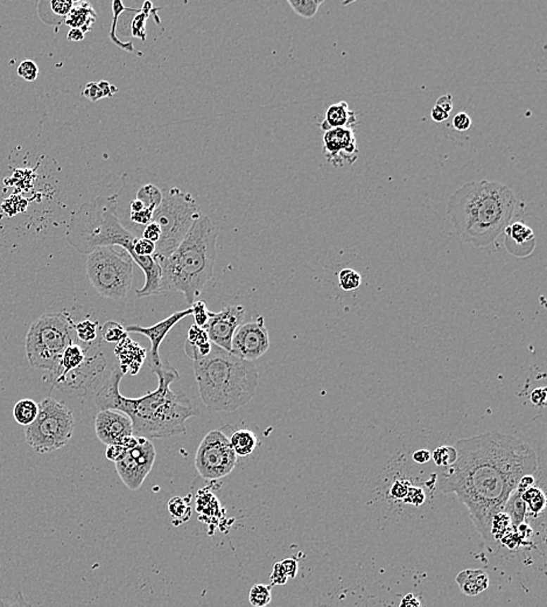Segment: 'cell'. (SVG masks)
I'll use <instances>...</instances> for the list:
<instances>
[{"label":"cell","instance_id":"cell-1","mask_svg":"<svg viewBox=\"0 0 547 607\" xmlns=\"http://www.w3.org/2000/svg\"><path fill=\"white\" fill-rule=\"evenodd\" d=\"M456 462L442 473V492L454 493L469 509L486 542L493 516L504 512L520 479L538 471L537 455L525 441L486 431L456 441Z\"/></svg>","mask_w":547,"mask_h":607},{"label":"cell","instance_id":"cell-2","mask_svg":"<svg viewBox=\"0 0 547 607\" xmlns=\"http://www.w3.org/2000/svg\"><path fill=\"white\" fill-rule=\"evenodd\" d=\"M152 370L158 377L156 391L143 397L129 398L119 391L124 374L119 367L113 368L110 376L96 391V405L99 410L125 414L132 422L133 436L137 437L153 439L186 434V422L200 412L184 391L170 389V384L179 380L180 375L166 360Z\"/></svg>","mask_w":547,"mask_h":607},{"label":"cell","instance_id":"cell-3","mask_svg":"<svg viewBox=\"0 0 547 607\" xmlns=\"http://www.w3.org/2000/svg\"><path fill=\"white\" fill-rule=\"evenodd\" d=\"M516 197L507 185L489 180L468 183L449 197L447 215L465 243L484 248L496 241L513 220Z\"/></svg>","mask_w":547,"mask_h":607},{"label":"cell","instance_id":"cell-4","mask_svg":"<svg viewBox=\"0 0 547 607\" xmlns=\"http://www.w3.org/2000/svg\"><path fill=\"white\" fill-rule=\"evenodd\" d=\"M67 240L81 254L89 255L102 247L125 249L145 276L143 288L136 290L137 297L161 295V269L153 257H137L134 255L133 245L137 238L119 222L113 195L97 197L82 204L70 219Z\"/></svg>","mask_w":547,"mask_h":607},{"label":"cell","instance_id":"cell-5","mask_svg":"<svg viewBox=\"0 0 547 607\" xmlns=\"http://www.w3.org/2000/svg\"><path fill=\"white\" fill-rule=\"evenodd\" d=\"M218 236L213 221L202 213L180 245L168 257L158 262L161 269L160 292H181L188 304L196 302L206 284L214 277Z\"/></svg>","mask_w":547,"mask_h":607},{"label":"cell","instance_id":"cell-6","mask_svg":"<svg viewBox=\"0 0 547 607\" xmlns=\"http://www.w3.org/2000/svg\"><path fill=\"white\" fill-rule=\"evenodd\" d=\"M201 400L213 412H234L255 396L259 375L253 362L213 345L207 357L194 361Z\"/></svg>","mask_w":547,"mask_h":607},{"label":"cell","instance_id":"cell-7","mask_svg":"<svg viewBox=\"0 0 547 607\" xmlns=\"http://www.w3.org/2000/svg\"><path fill=\"white\" fill-rule=\"evenodd\" d=\"M76 341L74 321L68 313L44 314L32 324L26 336L28 362L33 368L48 370L55 376L62 354Z\"/></svg>","mask_w":547,"mask_h":607},{"label":"cell","instance_id":"cell-8","mask_svg":"<svg viewBox=\"0 0 547 607\" xmlns=\"http://www.w3.org/2000/svg\"><path fill=\"white\" fill-rule=\"evenodd\" d=\"M202 214L191 194L179 187H170L163 202L154 213L152 222L159 224L161 236L156 245V262L167 258L184 241L195 221Z\"/></svg>","mask_w":547,"mask_h":607},{"label":"cell","instance_id":"cell-9","mask_svg":"<svg viewBox=\"0 0 547 607\" xmlns=\"http://www.w3.org/2000/svg\"><path fill=\"white\" fill-rule=\"evenodd\" d=\"M133 258L120 247H102L88 255L87 275L103 298H126L132 286Z\"/></svg>","mask_w":547,"mask_h":607},{"label":"cell","instance_id":"cell-10","mask_svg":"<svg viewBox=\"0 0 547 607\" xmlns=\"http://www.w3.org/2000/svg\"><path fill=\"white\" fill-rule=\"evenodd\" d=\"M75 429L74 416L65 404L47 397L39 404L35 421L25 429V438L37 453H51L65 448Z\"/></svg>","mask_w":547,"mask_h":607},{"label":"cell","instance_id":"cell-11","mask_svg":"<svg viewBox=\"0 0 547 607\" xmlns=\"http://www.w3.org/2000/svg\"><path fill=\"white\" fill-rule=\"evenodd\" d=\"M237 459L227 434L221 429H216L208 432L199 445L195 467L206 480H218L234 471Z\"/></svg>","mask_w":547,"mask_h":607},{"label":"cell","instance_id":"cell-12","mask_svg":"<svg viewBox=\"0 0 547 607\" xmlns=\"http://www.w3.org/2000/svg\"><path fill=\"white\" fill-rule=\"evenodd\" d=\"M108 366L106 355L101 350V340L87 350V357L80 368L68 374L56 387L67 393L87 395L90 391H99L106 380Z\"/></svg>","mask_w":547,"mask_h":607},{"label":"cell","instance_id":"cell-13","mask_svg":"<svg viewBox=\"0 0 547 607\" xmlns=\"http://www.w3.org/2000/svg\"><path fill=\"white\" fill-rule=\"evenodd\" d=\"M156 448L147 438L137 437L136 444L130 446L116 470L124 485L130 491H137L143 486L147 475L156 462Z\"/></svg>","mask_w":547,"mask_h":607},{"label":"cell","instance_id":"cell-14","mask_svg":"<svg viewBox=\"0 0 547 607\" xmlns=\"http://www.w3.org/2000/svg\"><path fill=\"white\" fill-rule=\"evenodd\" d=\"M270 348L269 331L264 317L258 316L250 321L241 322L234 331L230 353L239 359L253 362L262 357Z\"/></svg>","mask_w":547,"mask_h":607},{"label":"cell","instance_id":"cell-15","mask_svg":"<svg viewBox=\"0 0 547 607\" xmlns=\"http://www.w3.org/2000/svg\"><path fill=\"white\" fill-rule=\"evenodd\" d=\"M322 153L327 161L337 168L353 165L358 157V145L353 130L337 128L325 131Z\"/></svg>","mask_w":547,"mask_h":607},{"label":"cell","instance_id":"cell-16","mask_svg":"<svg viewBox=\"0 0 547 607\" xmlns=\"http://www.w3.org/2000/svg\"><path fill=\"white\" fill-rule=\"evenodd\" d=\"M243 306H227L220 312H209V320L204 327L208 338L215 346L230 352L234 333L244 319Z\"/></svg>","mask_w":547,"mask_h":607},{"label":"cell","instance_id":"cell-17","mask_svg":"<svg viewBox=\"0 0 547 607\" xmlns=\"http://www.w3.org/2000/svg\"><path fill=\"white\" fill-rule=\"evenodd\" d=\"M96 436L103 444L122 445L133 436L132 422L116 410H101L95 418Z\"/></svg>","mask_w":547,"mask_h":607},{"label":"cell","instance_id":"cell-18","mask_svg":"<svg viewBox=\"0 0 547 607\" xmlns=\"http://www.w3.org/2000/svg\"><path fill=\"white\" fill-rule=\"evenodd\" d=\"M188 316H193V309H184V311H179L168 317L166 319L161 320L156 325L150 326V327H142L138 325H131L125 327L126 333H138L146 336L147 339L150 340L151 343V368L159 366L161 363L160 359L159 350L161 343L166 338L167 334L170 329H173L174 326L177 325L180 320L187 318Z\"/></svg>","mask_w":547,"mask_h":607},{"label":"cell","instance_id":"cell-19","mask_svg":"<svg viewBox=\"0 0 547 607\" xmlns=\"http://www.w3.org/2000/svg\"><path fill=\"white\" fill-rule=\"evenodd\" d=\"M221 430L227 434L230 445L237 458H249L251 457L260 445L258 434L255 430L244 427L238 428L234 425H225Z\"/></svg>","mask_w":547,"mask_h":607},{"label":"cell","instance_id":"cell-20","mask_svg":"<svg viewBox=\"0 0 547 607\" xmlns=\"http://www.w3.org/2000/svg\"><path fill=\"white\" fill-rule=\"evenodd\" d=\"M357 124V117L355 112L351 110L347 102L335 103L327 109L326 117L320 128L323 133L327 130L337 129V128H349L353 129Z\"/></svg>","mask_w":547,"mask_h":607},{"label":"cell","instance_id":"cell-21","mask_svg":"<svg viewBox=\"0 0 547 607\" xmlns=\"http://www.w3.org/2000/svg\"><path fill=\"white\" fill-rule=\"evenodd\" d=\"M87 350H88L87 347L82 346L81 343H72L70 346L65 348V352L62 354L61 361H60V369L54 376L55 386H58L68 374L72 373L83 364L85 357H87Z\"/></svg>","mask_w":547,"mask_h":607},{"label":"cell","instance_id":"cell-22","mask_svg":"<svg viewBox=\"0 0 547 607\" xmlns=\"http://www.w3.org/2000/svg\"><path fill=\"white\" fill-rule=\"evenodd\" d=\"M456 583L463 594L470 597L477 596L489 587V576L482 569H468L463 570L456 576Z\"/></svg>","mask_w":547,"mask_h":607},{"label":"cell","instance_id":"cell-23","mask_svg":"<svg viewBox=\"0 0 547 607\" xmlns=\"http://www.w3.org/2000/svg\"><path fill=\"white\" fill-rule=\"evenodd\" d=\"M211 347L213 343L208 338L206 329L196 325L191 326L188 331L187 341L184 343V352L187 357H191L193 361L207 357L208 354L210 353Z\"/></svg>","mask_w":547,"mask_h":607},{"label":"cell","instance_id":"cell-24","mask_svg":"<svg viewBox=\"0 0 547 607\" xmlns=\"http://www.w3.org/2000/svg\"><path fill=\"white\" fill-rule=\"evenodd\" d=\"M96 18L97 14L92 5L84 1H80V3H74L70 13L65 18V24L68 25L69 27L80 28L87 33L92 30V25L95 24Z\"/></svg>","mask_w":547,"mask_h":607},{"label":"cell","instance_id":"cell-25","mask_svg":"<svg viewBox=\"0 0 547 607\" xmlns=\"http://www.w3.org/2000/svg\"><path fill=\"white\" fill-rule=\"evenodd\" d=\"M504 233L507 234V242L511 241L516 247L520 248H527L531 254L529 245L534 247V233L529 226L524 224L523 222H515V223L509 224Z\"/></svg>","mask_w":547,"mask_h":607},{"label":"cell","instance_id":"cell-26","mask_svg":"<svg viewBox=\"0 0 547 607\" xmlns=\"http://www.w3.org/2000/svg\"><path fill=\"white\" fill-rule=\"evenodd\" d=\"M504 512L507 513L508 516H509L510 522H511V527H513L515 529H517L522 523L525 522L527 509L525 502L522 499V493L518 492L516 489L511 494L507 503H505Z\"/></svg>","mask_w":547,"mask_h":607},{"label":"cell","instance_id":"cell-27","mask_svg":"<svg viewBox=\"0 0 547 607\" xmlns=\"http://www.w3.org/2000/svg\"><path fill=\"white\" fill-rule=\"evenodd\" d=\"M74 331H75L78 343H81L82 346L87 347V348L95 345L101 340L99 322L94 321V320L84 319L77 322V324L74 322Z\"/></svg>","mask_w":547,"mask_h":607},{"label":"cell","instance_id":"cell-28","mask_svg":"<svg viewBox=\"0 0 547 607\" xmlns=\"http://www.w3.org/2000/svg\"><path fill=\"white\" fill-rule=\"evenodd\" d=\"M522 499L527 505V514L538 517L546 508V496L538 486H532L522 493Z\"/></svg>","mask_w":547,"mask_h":607},{"label":"cell","instance_id":"cell-29","mask_svg":"<svg viewBox=\"0 0 547 607\" xmlns=\"http://www.w3.org/2000/svg\"><path fill=\"white\" fill-rule=\"evenodd\" d=\"M39 414V404L30 398L20 400L13 407V417L17 423L24 427L31 425Z\"/></svg>","mask_w":547,"mask_h":607},{"label":"cell","instance_id":"cell-30","mask_svg":"<svg viewBox=\"0 0 547 607\" xmlns=\"http://www.w3.org/2000/svg\"><path fill=\"white\" fill-rule=\"evenodd\" d=\"M156 12V8H153V4L151 1H145L143 7L138 10L136 16L133 17L131 21V35L133 37H138L140 40H146V23L147 19L152 16V13Z\"/></svg>","mask_w":547,"mask_h":607},{"label":"cell","instance_id":"cell-31","mask_svg":"<svg viewBox=\"0 0 547 607\" xmlns=\"http://www.w3.org/2000/svg\"><path fill=\"white\" fill-rule=\"evenodd\" d=\"M126 8H127V7H126L122 1H119V0H115V1H113V24H111V28H110V39H111L113 44H117L119 48H122V49H124L125 51H129V53H132V51H134L132 42H131V41L125 42V41L119 40L116 35L119 17L125 12Z\"/></svg>","mask_w":547,"mask_h":607},{"label":"cell","instance_id":"cell-32","mask_svg":"<svg viewBox=\"0 0 547 607\" xmlns=\"http://www.w3.org/2000/svg\"><path fill=\"white\" fill-rule=\"evenodd\" d=\"M287 3L300 17L312 19L317 13L319 7L323 4V0H289Z\"/></svg>","mask_w":547,"mask_h":607},{"label":"cell","instance_id":"cell-33","mask_svg":"<svg viewBox=\"0 0 547 607\" xmlns=\"http://www.w3.org/2000/svg\"><path fill=\"white\" fill-rule=\"evenodd\" d=\"M272 601L271 587L265 584H256L249 594V601L253 607H266Z\"/></svg>","mask_w":547,"mask_h":607},{"label":"cell","instance_id":"cell-34","mask_svg":"<svg viewBox=\"0 0 547 607\" xmlns=\"http://www.w3.org/2000/svg\"><path fill=\"white\" fill-rule=\"evenodd\" d=\"M99 336L106 343H119L125 339L126 331L120 324L116 321H108L99 329Z\"/></svg>","mask_w":547,"mask_h":607},{"label":"cell","instance_id":"cell-35","mask_svg":"<svg viewBox=\"0 0 547 607\" xmlns=\"http://www.w3.org/2000/svg\"><path fill=\"white\" fill-rule=\"evenodd\" d=\"M41 3L48 7L47 10L51 11V13L56 18L55 19L56 24H60L65 20L74 6V1L72 0H51V1H41Z\"/></svg>","mask_w":547,"mask_h":607},{"label":"cell","instance_id":"cell-36","mask_svg":"<svg viewBox=\"0 0 547 607\" xmlns=\"http://www.w3.org/2000/svg\"><path fill=\"white\" fill-rule=\"evenodd\" d=\"M511 528V522H510L509 516L507 513L501 512L493 516L491 521V528H490V536L493 541H501L503 536L510 533L509 530Z\"/></svg>","mask_w":547,"mask_h":607},{"label":"cell","instance_id":"cell-37","mask_svg":"<svg viewBox=\"0 0 547 607\" xmlns=\"http://www.w3.org/2000/svg\"><path fill=\"white\" fill-rule=\"evenodd\" d=\"M432 459L439 467H449L456 462L458 451L454 446H440L433 451Z\"/></svg>","mask_w":547,"mask_h":607},{"label":"cell","instance_id":"cell-38","mask_svg":"<svg viewBox=\"0 0 547 607\" xmlns=\"http://www.w3.org/2000/svg\"><path fill=\"white\" fill-rule=\"evenodd\" d=\"M168 510L170 515L173 516L174 520H177L179 522H184L191 517V505L189 502L182 498H173L168 502Z\"/></svg>","mask_w":547,"mask_h":607},{"label":"cell","instance_id":"cell-39","mask_svg":"<svg viewBox=\"0 0 547 607\" xmlns=\"http://www.w3.org/2000/svg\"><path fill=\"white\" fill-rule=\"evenodd\" d=\"M339 284L344 291H353L362 284V276L353 269H344L339 272Z\"/></svg>","mask_w":547,"mask_h":607},{"label":"cell","instance_id":"cell-40","mask_svg":"<svg viewBox=\"0 0 547 607\" xmlns=\"http://www.w3.org/2000/svg\"><path fill=\"white\" fill-rule=\"evenodd\" d=\"M17 73L25 81L33 82L38 78L39 68L37 63L32 60H25L18 66Z\"/></svg>","mask_w":547,"mask_h":607},{"label":"cell","instance_id":"cell-41","mask_svg":"<svg viewBox=\"0 0 547 607\" xmlns=\"http://www.w3.org/2000/svg\"><path fill=\"white\" fill-rule=\"evenodd\" d=\"M193 309V316H194L195 325L199 326L201 329H204L209 320V311H208L206 302L197 299L196 302H193L191 306Z\"/></svg>","mask_w":547,"mask_h":607},{"label":"cell","instance_id":"cell-42","mask_svg":"<svg viewBox=\"0 0 547 607\" xmlns=\"http://www.w3.org/2000/svg\"><path fill=\"white\" fill-rule=\"evenodd\" d=\"M0 607H32L21 591L8 596H0Z\"/></svg>","mask_w":547,"mask_h":607},{"label":"cell","instance_id":"cell-43","mask_svg":"<svg viewBox=\"0 0 547 607\" xmlns=\"http://www.w3.org/2000/svg\"><path fill=\"white\" fill-rule=\"evenodd\" d=\"M133 251L137 257H152L156 254V245L145 238H137L133 245Z\"/></svg>","mask_w":547,"mask_h":607},{"label":"cell","instance_id":"cell-44","mask_svg":"<svg viewBox=\"0 0 547 607\" xmlns=\"http://www.w3.org/2000/svg\"><path fill=\"white\" fill-rule=\"evenodd\" d=\"M472 118H470V116L467 114V112L461 111L458 112L455 116H454V118H453L452 125L456 131H459V133H465L467 130L470 129V126H472Z\"/></svg>","mask_w":547,"mask_h":607},{"label":"cell","instance_id":"cell-45","mask_svg":"<svg viewBox=\"0 0 547 607\" xmlns=\"http://www.w3.org/2000/svg\"><path fill=\"white\" fill-rule=\"evenodd\" d=\"M425 492H424L422 489H419V487L411 486V487L408 489V494H406V496H405V499L403 500V501L406 502V503H410V505H420L425 502Z\"/></svg>","mask_w":547,"mask_h":607},{"label":"cell","instance_id":"cell-46","mask_svg":"<svg viewBox=\"0 0 547 607\" xmlns=\"http://www.w3.org/2000/svg\"><path fill=\"white\" fill-rule=\"evenodd\" d=\"M127 448L126 445H109L106 450V459L116 464L124 458Z\"/></svg>","mask_w":547,"mask_h":607},{"label":"cell","instance_id":"cell-47","mask_svg":"<svg viewBox=\"0 0 547 607\" xmlns=\"http://www.w3.org/2000/svg\"><path fill=\"white\" fill-rule=\"evenodd\" d=\"M82 95L84 96L85 99H89L90 102H99V99H104L103 97L102 90L99 88L97 82H90L85 85L84 90L82 92Z\"/></svg>","mask_w":547,"mask_h":607},{"label":"cell","instance_id":"cell-48","mask_svg":"<svg viewBox=\"0 0 547 607\" xmlns=\"http://www.w3.org/2000/svg\"><path fill=\"white\" fill-rule=\"evenodd\" d=\"M411 487V484L408 480H397L394 482V485L391 487L390 493L392 498L397 500H404L405 496L408 494V489Z\"/></svg>","mask_w":547,"mask_h":607},{"label":"cell","instance_id":"cell-49","mask_svg":"<svg viewBox=\"0 0 547 607\" xmlns=\"http://www.w3.org/2000/svg\"><path fill=\"white\" fill-rule=\"evenodd\" d=\"M160 236H161V231H160L159 224L156 223V222H151V223L147 224L142 233V238H145L154 245L159 242Z\"/></svg>","mask_w":547,"mask_h":607},{"label":"cell","instance_id":"cell-50","mask_svg":"<svg viewBox=\"0 0 547 607\" xmlns=\"http://www.w3.org/2000/svg\"><path fill=\"white\" fill-rule=\"evenodd\" d=\"M272 585H285L289 580V577L286 576L285 570L282 568V563L278 562L273 565V571L270 576Z\"/></svg>","mask_w":547,"mask_h":607},{"label":"cell","instance_id":"cell-51","mask_svg":"<svg viewBox=\"0 0 547 607\" xmlns=\"http://www.w3.org/2000/svg\"><path fill=\"white\" fill-rule=\"evenodd\" d=\"M531 402H532V404H534L536 407H545L547 402L546 388H536V389L531 393Z\"/></svg>","mask_w":547,"mask_h":607},{"label":"cell","instance_id":"cell-52","mask_svg":"<svg viewBox=\"0 0 547 607\" xmlns=\"http://www.w3.org/2000/svg\"><path fill=\"white\" fill-rule=\"evenodd\" d=\"M280 563L285 570L286 576L289 578H296L299 567H298V562L294 558H286V560H282Z\"/></svg>","mask_w":547,"mask_h":607},{"label":"cell","instance_id":"cell-53","mask_svg":"<svg viewBox=\"0 0 547 607\" xmlns=\"http://www.w3.org/2000/svg\"><path fill=\"white\" fill-rule=\"evenodd\" d=\"M435 106H439L444 111L449 114V112L452 111L453 106H454L452 94H445V95L440 96L436 103H435Z\"/></svg>","mask_w":547,"mask_h":607},{"label":"cell","instance_id":"cell-54","mask_svg":"<svg viewBox=\"0 0 547 607\" xmlns=\"http://www.w3.org/2000/svg\"><path fill=\"white\" fill-rule=\"evenodd\" d=\"M412 458H413L415 462H418V464H426V462H429L431 460L432 453L427 448H422V450L415 451L413 455H412Z\"/></svg>","mask_w":547,"mask_h":607},{"label":"cell","instance_id":"cell-55","mask_svg":"<svg viewBox=\"0 0 547 607\" xmlns=\"http://www.w3.org/2000/svg\"><path fill=\"white\" fill-rule=\"evenodd\" d=\"M99 85L102 90L103 97H113L118 92V88L108 81L99 82Z\"/></svg>","mask_w":547,"mask_h":607},{"label":"cell","instance_id":"cell-56","mask_svg":"<svg viewBox=\"0 0 547 607\" xmlns=\"http://www.w3.org/2000/svg\"><path fill=\"white\" fill-rule=\"evenodd\" d=\"M431 117L432 119L434 121V122L441 123L445 122V121H447V119H448L449 114H447V112L444 111V110L439 108V106H433V109H432Z\"/></svg>","mask_w":547,"mask_h":607},{"label":"cell","instance_id":"cell-57","mask_svg":"<svg viewBox=\"0 0 547 607\" xmlns=\"http://www.w3.org/2000/svg\"><path fill=\"white\" fill-rule=\"evenodd\" d=\"M84 32L80 30V28H72V30L68 32V35H67V39H68L69 41L78 42V41H82L84 39Z\"/></svg>","mask_w":547,"mask_h":607},{"label":"cell","instance_id":"cell-58","mask_svg":"<svg viewBox=\"0 0 547 607\" xmlns=\"http://www.w3.org/2000/svg\"><path fill=\"white\" fill-rule=\"evenodd\" d=\"M399 607H422V605H420V601L413 594H408V596H406L403 599Z\"/></svg>","mask_w":547,"mask_h":607}]
</instances>
